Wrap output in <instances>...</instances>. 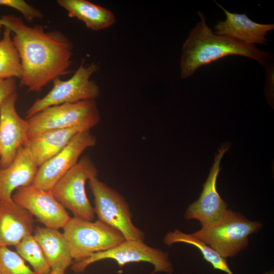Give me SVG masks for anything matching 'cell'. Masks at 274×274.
I'll return each instance as SVG.
<instances>
[{
  "mask_svg": "<svg viewBox=\"0 0 274 274\" xmlns=\"http://www.w3.org/2000/svg\"><path fill=\"white\" fill-rule=\"evenodd\" d=\"M0 40V79L17 78L21 79L23 69L21 59L12 38V32L7 27Z\"/></svg>",
  "mask_w": 274,
  "mask_h": 274,
  "instance_id": "obj_21",
  "label": "cell"
},
{
  "mask_svg": "<svg viewBox=\"0 0 274 274\" xmlns=\"http://www.w3.org/2000/svg\"><path fill=\"white\" fill-rule=\"evenodd\" d=\"M51 269L66 270L73 264L67 242L58 229L37 226L33 235Z\"/></svg>",
  "mask_w": 274,
  "mask_h": 274,
  "instance_id": "obj_18",
  "label": "cell"
},
{
  "mask_svg": "<svg viewBox=\"0 0 274 274\" xmlns=\"http://www.w3.org/2000/svg\"><path fill=\"white\" fill-rule=\"evenodd\" d=\"M57 4L64 9L71 18L83 21L87 28L99 30L108 28L116 22L110 10L86 0H57Z\"/></svg>",
  "mask_w": 274,
  "mask_h": 274,
  "instance_id": "obj_19",
  "label": "cell"
},
{
  "mask_svg": "<svg viewBox=\"0 0 274 274\" xmlns=\"http://www.w3.org/2000/svg\"><path fill=\"white\" fill-rule=\"evenodd\" d=\"M38 168L27 147H20L12 163L0 168V200H12L15 190L31 185Z\"/></svg>",
  "mask_w": 274,
  "mask_h": 274,
  "instance_id": "obj_15",
  "label": "cell"
},
{
  "mask_svg": "<svg viewBox=\"0 0 274 274\" xmlns=\"http://www.w3.org/2000/svg\"><path fill=\"white\" fill-rule=\"evenodd\" d=\"M198 15L200 21L192 29L182 47L181 77L191 76L197 68L229 55H242L252 58L266 68L271 57L267 52L255 45L244 44L225 36L215 35L208 26L203 14Z\"/></svg>",
  "mask_w": 274,
  "mask_h": 274,
  "instance_id": "obj_2",
  "label": "cell"
},
{
  "mask_svg": "<svg viewBox=\"0 0 274 274\" xmlns=\"http://www.w3.org/2000/svg\"><path fill=\"white\" fill-rule=\"evenodd\" d=\"M12 199L48 228H63L71 218L51 191L43 190L30 185L17 189Z\"/></svg>",
  "mask_w": 274,
  "mask_h": 274,
  "instance_id": "obj_12",
  "label": "cell"
},
{
  "mask_svg": "<svg viewBox=\"0 0 274 274\" xmlns=\"http://www.w3.org/2000/svg\"><path fill=\"white\" fill-rule=\"evenodd\" d=\"M0 274H2L1 271H0Z\"/></svg>",
  "mask_w": 274,
  "mask_h": 274,
  "instance_id": "obj_30",
  "label": "cell"
},
{
  "mask_svg": "<svg viewBox=\"0 0 274 274\" xmlns=\"http://www.w3.org/2000/svg\"><path fill=\"white\" fill-rule=\"evenodd\" d=\"M15 92V78L0 79V106L7 97Z\"/></svg>",
  "mask_w": 274,
  "mask_h": 274,
  "instance_id": "obj_25",
  "label": "cell"
},
{
  "mask_svg": "<svg viewBox=\"0 0 274 274\" xmlns=\"http://www.w3.org/2000/svg\"><path fill=\"white\" fill-rule=\"evenodd\" d=\"M28 139L48 130L77 127L89 130L100 121L94 100H82L48 107L27 119Z\"/></svg>",
  "mask_w": 274,
  "mask_h": 274,
  "instance_id": "obj_4",
  "label": "cell"
},
{
  "mask_svg": "<svg viewBox=\"0 0 274 274\" xmlns=\"http://www.w3.org/2000/svg\"><path fill=\"white\" fill-rule=\"evenodd\" d=\"M17 253L31 265L38 274H49L51 269L42 250L32 234L24 237L16 246Z\"/></svg>",
  "mask_w": 274,
  "mask_h": 274,
  "instance_id": "obj_22",
  "label": "cell"
},
{
  "mask_svg": "<svg viewBox=\"0 0 274 274\" xmlns=\"http://www.w3.org/2000/svg\"><path fill=\"white\" fill-rule=\"evenodd\" d=\"M88 182L98 220L119 231L126 240L143 241L145 234L133 224L129 206L124 197L97 177Z\"/></svg>",
  "mask_w": 274,
  "mask_h": 274,
  "instance_id": "obj_7",
  "label": "cell"
},
{
  "mask_svg": "<svg viewBox=\"0 0 274 274\" xmlns=\"http://www.w3.org/2000/svg\"><path fill=\"white\" fill-rule=\"evenodd\" d=\"M65 270L59 269V268H55L51 269V271L49 274H65Z\"/></svg>",
  "mask_w": 274,
  "mask_h": 274,
  "instance_id": "obj_26",
  "label": "cell"
},
{
  "mask_svg": "<svg viewBox=\"0 0 274 274\" xmlns=\"http://www.w3.org/2000/svg\"><path fill=\"white\" fill-rule=\"evenodd\" d=\"M1 27H2V26L0 25V30H1Z\"/></svg>",
  "mask_w": 274,
  "mask_h": 274,
  "instance_id": "obj_29",
  "label": "cell"
},
{
  "mask_svg": "<svg viewBox=\"0 0 274 274\" xmlns=\"http://www.w3.org/2000/svg\"><path fill=\"white\" fill-rule=\"evenodd\" d=\"M229 148V146L226 145L218 150L199 197L188 206L185 214L187 220H197L202 228L217 223L229 210L227 203L222 199L216 188L221 160Z\"/></svg>",
  "mask_w": 274,
  "mask_h": 274,
  "instance_id": "obj_11",
  "label": "cell"
},
{
  "mask_svg": "<svg viewBox=\"0 0 274 274\" xmlns=\"http://www.w3.org/2000/svg\"><path fill=\"white\" fill-rule=\"evenodd\" d=\"M216 4L224 12L225 21H219L215 25V34L225 36L244 44L255 45L265 44V36L274 29L273 24H261L251 20L245 14L230 13L217 2Z\"/></svg>",
  "mask_w": 274,
  "mask_h": 274,
  "instance_id": "obj_14",
  "label": "cell"
},
{
  "mask_svg": "<svg viewBox=\"0 0 274 274\" xmlns=\"http://www.w3.org/2000/svg\"><path fill=\"white\" fill-rule=\"evenodd\" d=\"M264 274H274V272L273 270H271L270 271L265 272Z\"/></svg>",
  "mask_w": 274,
  "mask_h": 274,
  "instance_id": "obj_27",
  "label": "cell"
},
{
  "mask_svg": "<svg viewBox=\"0 0 274 274\" xmlns=\"http://www.w3.org/2000/svg\"><path fill=\"white\" fill-rule=\"evenodd\" d=\"M105 259L114 260L121 267L132 262H149L154 267L151 274H172L174 271L167 253L149 246L143 241L126 239L113 248L93 253L82 261L73 263L71 269L77 273H82L90 264Z\"/></svg>",
  "mask_w": 274,
  "mask_h": 274,
  "instance_id": "obj_9",
  "label": "cell"
},
{
  "mask_svg": "<svg viewBox=\"0 0 274 274\" xmlns=\"http://www.w3.org/2000/svg\"><path fill=\"white\" fill-rule=\"evenodd\" d=\"M71 255L75 262L93 253L110 250L125 239L117 230L97 220L70 218L63 227Z\"/></svg>",
  "mask_w": 274,
  "mask_h": 274,
  "instance_id": "obj_3",
  "label": "cell"
},
{
  "mask_svg": "<svg viewBox=\"0 0 274 274\" xmlns=\"http://www.w3.org/2000/svg\"><path fill=\"white\" fill-rule=\"evenodd\" d=\"M0 6H7L19 11L28 22L43 18L42 13L23 0H0Z\"/></svg>",
  "mask_w": 274,
  "mask_h": 274,
  "instance_id": "obj_24",
  "label": "cell"
},
{
  "mask_svg": "<svg viewBox=\"0 0 274 274\" xmlns=\"http://www.w3.org/2000/svg\"><path fill=\"white\" fill-rule=\"evenodd\" d=\"M97 174L98 169L92 160L88 157H83L56 183L51 192L74 217L92 221L95 213L86 195L85 183Z\"/></svg>",
  "mask_w": 274,
  "mask_h": 274,
  "instance_id": "obj_6",
  "label": "cell"
},
{
  "mask_svg": "<svg viewBox=\"0 0 274 274\" xmlns=\"http://www.w3.org/2000/svg\"><path fill=\"white\" fill-rule=\"evenodd\" d=\"M15 92L7 97L0 106V168L8 166L14 160L19 148L28 140L29 123L17 113Z\"/></svg>",
  "mask_w": 274,
  "mask_h": 274,
  "instance_id": "obj_13",
  "label": "cell"
},
{
  "mask_svg": "<svg viewBox=\"0 0 274 274\" xmlns=\"http://www.w3.org/2000/svg\"><path fill=\"white\" fill-rule=\"evenodd\" d=\"M96 142L90 130L79 132L61 151L39 167L31 185L51 191L56 183L79 161L82 153L95 146Z\"/></svg>",
  "mask_w": 274,
  "mask_h": 274,
  "instance_id": "obj_10",
  "label": "cell"
},
{
  "mask_svg": "<svg viewBox=\"0 0 274 274\" xmlns=\"http://www.w3.org/2000/svg\"><path fill=\"white\" fill-rule=\"evenodd\" d=\"M0 25L8 28L19 53L23 74L20 85L38 92L50 82L68 74L72 43L59 31L45 32L41 25L30 27L14 15L0 18Z\"/></svg>",
  "mask_w": 274,
  "mask_h": 274,
  "instance_id": "obj_1",
  "label": "cell"
},
{
  "mask_svg": "<svg viewBox=\"0 0 274 274\" xmlns=\"http://www.w3.org/2000/svg\"><path fill=\"white\" fill-rule=\"evenodd\" d=\"M82 131L77 127L50 130L28 139L24 145L39 167L61 151L75 135Z\"/></svg>",
  "mask_w": 274,
  "mask_h": 274,
  "instance_id": "obj_17",
  "label": "cell"
},
{
  "mask_svg": "<svg viewBox=\"0 0 274 274\" xmlns=\"http://www.w3.org/2000/svg\"><path fill=\"white\" fill-rule=\"evenodd\" d=\"M97 69L94 63L88 66L82 63L69 79L64 81L57 78L53 80L51 90L43 97L37 99L26 111V119L50 107L95 100L100 91L99 86L90 80V77Z\"/></svg>",
  "mask_w": 274,
  "mask_h": 274,
  "instance_id": "obj_8",
  "label": "cell"
},
{
  "mask_svg": "<svg viewBox=\"0 0 274 274\" xmlns=\"http://www.w3.org/2000/svg\"><path fill=\"white\" fill-rule=\"evenodd\" d=\"M33 217L13 200H0V247L17 245L33 231Z\"/></svg>",
  "mask_w": 274,
  "mask_h": 274,
  "instance_id": "obj_16",
  "label": "cell"
},
{
  "mask_svg": "<svg viewBox=\"0 0 274 274\" xmlns=\"http://www.w3.org/2000/svg\"><path fill=\"white\" fill-rule=\"evenodd\" d=\"M262 224L251 221L241 214L228 210L217 223L192 233L226 259L233 257L247 247L248 236L258 232Z\"/></svg>",
  "mask_w": 274,
  "mask_h": 274,
  "instance_id": "obj_5",
  "label": "cell"
},
{
  "mask_svg": "<svg viewBox=\"0 0 274 274\" xmlns=\"http://www.w3.org/2000/svg\"><path fill=\"white\" fill-rule=\"evenodd\" d=\"M0 271L2 274H38L17 252L6 246L0 247Z\"/></svg>",
  "mask_w": 274,
  "mask_h": 274,
  "instance_id": "obj_23",
  "label": "cell"
},
{
  "mask_svg": "<svg viewBox=\"0 0 274 274\" xmlns=\"http://www.w3.org/2000/svg\"><path fill=\"white\" fill-rule=\"evenodd\" d=\"M164 243L167 246L178 243L193 245L199 249L203 259L210 263L214 269L221 270L227 274H233L227 264L226 259L221 256L215 250L193 234L185 233L176 229L167 233L164 238Z\"/></svg>",
  "mask_w": 274,
  "mask_h": 274,
  "instance_id": "obj_20",
  "label": "cell"
},
{
  "mask_svg": "<svg viewBox=\"0 0 274 274\" xmlns=\"http://www.w3.org/2000/svg\"><path fill=\"white\" fill-rule=\"evenodd\" d=\"M1 147H0V158H1Z\"/></svg>",
  "mask_w": 274,
  "mask_h": 274,
  "instance_id": "obj_28",
  "label": "cell"
}]
</instances>
